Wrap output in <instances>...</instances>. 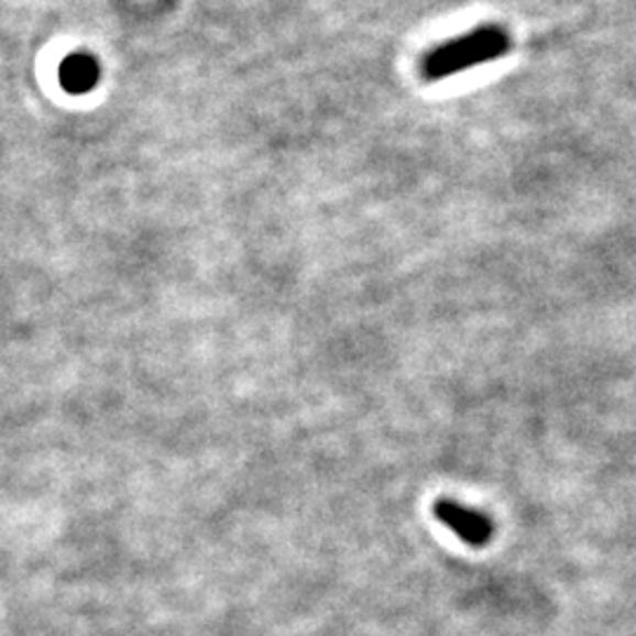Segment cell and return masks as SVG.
<instances>
[{"mask_svg":"<svg viewBox=\"0 0 636 636\" xmlns=\"http://www.w3.org/2000/svg\"><path fill=\"white\" fill-rule=\"evenodd\" d=\"M509 33L500 26H483L467 36H460L446 45L434 47L423 59V76L427 80H441L460 72H470L474 66L489 64L509 53Z\"/></svg>","mask_w":636,"mask_h":636,"instance_id":"1","label":"cell"},{"mask_svg":"<svg viewBox=\"0 0 636 636\" xmlns=\"http://www.w3.org/2000/svg\"><path fill=\"white\" fill-rule=\"evenodd\" d=\"M434 514H437L439 522L446 524L467 545L481 547L493 538L491 518L474 512V509H467V507L458 505V502L439 500L437 505H434Z\"/></svg>","mask_w":636,"mask_h":636,"instance_id":"2","label":"cell"},{"mask_svg":"<svg viewBox=\"0 0 636 636\" xmlns=\"http://www.w3.org/2000/svg\"><path fill=\"white\" fill-rule=\"evenodd\" d=\"M59 80L62 86L74 95L90 92L99 80V64L90 55L66 57L59 69Z\"/></svg>","mask_w":636,"mask_h":636,"instance_id":"3","label":"cell"}]
</instances>
